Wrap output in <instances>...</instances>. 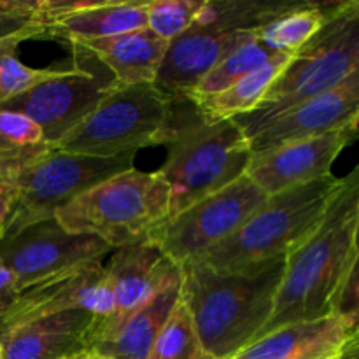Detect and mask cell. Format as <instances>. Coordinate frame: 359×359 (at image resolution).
Listing matches in <instances>:
<instances>
[{
  "instance_id": "27",
  "label": "cell",
  "mask_w": 359,
  "mask_h": 359,
  "mask_svg": "<svg viewBox=\"0 0 359 359\" xmlns=\"http://www.w3.org/2000/svg\"><path fill=\"white\" fill-rule=\"evenodd\" d=\"M35 39L34 34H16L0 39V104L30 90L35 84L56 76L62 69H34L18 58L23 41Z\"/></svg>"
},
{
  "instance_id": "17",
  "label": "cell",
  "mask_w": 359,
  "mask_h": 359,
  "mask_svg": "<svg viewBox=\"0 0 359 359\" xmlns=\"http://www.w3.org/2000/svg\"><path fill=\"white\" fill-rule=\"evenodd\" d=\"M95 316L67 311L0 330L2 359H67L88 351Z\"/></svg>"
},
{
  "instance_id": "29",
  "label": "cell",
  "mask_w": 359,
  "mask_h": 359,
  "mask_svg": "<svg viewBox=\"0 0 359 359\" xmlns=\"http://www.w3.org/2000/svg\"><path fill=\"white\" fill-rule=\"evenodd\" d=\"M48 0H0V39L16 34L46 37Z\"/></svg>"
},
{
  "instance_id": "12",
  "label": "cell",
  "mask_w": 359,
  "mask_h": 359,
  "mask_svg": "<svg viewBox=\"0 0 359 359\" xmlns=\"http://www.w3.org/2000/svg\"><path fill=\"white\" fill-rule=\"evenodd\" d=\"M111 251L91 235L69 233L55 217L39 221L0 241V262L16 279L20 291L90 262H102Z\"/></svg>"
},
{
  "instance_id": "16",
  "label": "cell",
  "mask_w": 359,
  "mask_h": 359,
  "mask_svg": "<svg viewBox=\"0 0 359 359\" xmlns=\"http://www.w3.org/2000/svg\"><path fill=\"white\" fill-rule=\"evenodd\" d=\"M356 135L358 126H347L256 153L251 156L245 175L266 196L318 181L332 175V165L339 158L340 151L353 142Z\"/></svg>"
},
{
  "instance_id": "30",
  "label": "cell",
  "mask_w": 359,
  "mask_h": 359,
  "mask_svg": "<svg viewBox=\"0 0 359 359\" xmlns=\"http://www.w3.org/2000/svg\"><path fill=\"white\" fill-rule=\"evenodd\" d=\"M358 262L349 266L346 276L337 286L332 298V316L346 321L351 328L358 330L359 291H358Z\"/></svg>"
},
{
  "instance_id": "8",
  "label": "cell",
  "mask_w": 359,
  "mask_h": 359,
  "mask_svg": "<svg viewBox=\"0 0 359 359\" xmlns=\"http://www.w3.org/2000/svg\"><path fill=\"white\" fill-rule=\"evenodd\" d=\"M174 102L154 84H116L100 104L55 144V149L93 158L135 154L163 144Z\"/></svg>"
},
{
  "instance_id": "25",
  "label": "cell",
  "mask_w": 359,
  "mask_h": 359,
  "mask_svg": "<svg viewBox=\"0 0 359 359\" xmlns=\"http://www.w3.org/2000/svg\"><path fill=\"white\" fill-rule=\"evenodd\" d=\"M276 55L277 53H273L272 49L266 48V46L256 37L255 41L241 46V48L235 49L233 53H230L226 58L221 60L216 67H212V69L193 86V90L186 95L184 100L196 102L202 100V98L210 97V95L219 93V91L231 86L235 81L244 77L245 74H249L251 70L258 69L259 65L269 62V60L273 58Z\"/></svg>"
},
{
  "instance_id": "13",
  "label": "cell",
  "mask_w": 359,
  "mask_h": 359,
  "mask_svg": "<svg viewBox=\"0 0 359 359\" xmlns=\"http://www.w3.org/2000/svg\"><path fill=\"white\" fill-rule=\"evenodd\" d=\"M67 311L90 312L97 319L111 314L112 293L104 263H83L23 290L0 319V330Z\"/></svg>"
},
{
  "instance_id": "26",
  "label": "cell",
  "mask_w": 359,
  "mask_h": 359,
  "mask_svg": "<svg viewBox=\"0 0 359 359\" xmlns=\"http://www.w3.org/2000/svg\"><path fill=\"white\" fill-rule=\"evenodd\" d=\"M147 359H210L200 344L191 316L181 298L158 333Z\"/></svg>"
},
{
  "instance_id": "11",
  "label": "cell",
  "mask_w": 359,
  "mask_h": 359,
  "mask_svg": "<svg viewBox=\"0 0 359 359\" xmlns=\"http://www.w3.org/2000/svg\"><path fill=\"white\" fill-rule=\"evenodd\" d=\"M74 65L0 104L2 111L27 116L55 146L79 125L118 84L111 72L84 49L72 46Z\"/></svg>"
},
{
  "instance_id": "4",
  "label": "cell",
  "mask_w": 359,
  "mask_h": 359,
  "mask_svg": "<svg viewBox=\"0 0 359 359\" xmlns=\"http://www.w3.org/2000/svg\"><path fill=\"white\" fill-rule=\"evenodd\" d=\"M359 70V4L335 2L321 30L298 49L265 98L248 114L233 118L251 137L273 116L340 86Z\"/></svg>"
},
{
  "instance_id": "3",
  "label": "cell",
  "mask_w": 359,
  "mask_h": 359,
  "mask_svg": "<svg viewBox=\"0 0 359 359\" xmlns=\"http://www.w3.org/2000/svg\"><path fill=\"white\" fill-rule=\"evenodd\" d=\"M163 144L168 154L158 172L168 186V217L242 177L252 156L233 119L205 118L188 100L172 104Z\"/></svg>"
},
{
  "instance_id": "5",
  "label": "cell",
  "mask_w": 359,
  "mask_h": 359,
  "mask_svg": "<svg viewBox=\"0 0 359 359\" xmlns=\"http://www.w3.org/2000/svg\"><path fill=\"white\" fill-rule=\"evenodd\" d=\"M297 4L205 0L191 27L168 42L154 86L172 102L184 100L212 67L241 46L255 41L266 23Z\"/></svg>"
},
{
  "instance_id": "34",
  "label": "cell",
  "mask_w": 359,
  "mask_h": 359,
  "mask_svg": "<svg viewBox=\"0 0 359 359\" xmlns=\"http://www.w3.org/2000/svg\"><path fill=\"white\" fill-rule=\"evenodd\" d=\"M314 359H342V347H340L337 353L328 354V356H321V358H314Z\"/></svg>"
},
{
  "instance_id": "24",
  "label": "cell",
  "mask_w": 359,
  "mask_h": 359,
  "mask_svg": "<svg viewBox=\"0 0 359 359\" xmlns=\"http://www.w3.org/2000/svg\"><path fill=\"white\" fill-rule=\"evenodd\" d=\"M335 2H298L259 30L258 39L273 53L294 55L325 25Z\"/></svg>"
},
{
  "instance_id": "19",
  "label": "cell",
  "mask_w": 359,
  "mask_h": 359,
  "mask_svg": "<svg viewBox=\"0 0 359 359\" xmlns=\"http://www.w3.org/2000/svg\"><path fill=\"white\" fill-rule=\"evenodd\" d=\"M181 266L172 270L149 300L125 319L107 339L90 349L105 359H147L158 333L181 298Z\"/></svg>"
},
{
  "instance_id": "20",
  "label": "cell",
  "mask_w": 359,
  "mask_h": 359,
  "mask_svg": "<svg viewBox=\"0 0 359 359\" xmlns=\"http://www.w3.org/2000/svg\"><path fill=\"white\" fill-rule=\"evenodd\" d=\"M70 46L90 53L119 84H154L168 49V42L147 28Z\"/></svg>"
},
{
  "instance_id": "6",
  "label": "cell",
  "mask_w": 359,
  "mask_h": 359,
  "mask_svg": "<svg viewBox=\"0 0 359 359\" xmlns=\"http://www.w3.org/2000/svg\"><path fill=\"white\" fill-rule=\"evenodd\" d=\"M170 196L160 172L128 168L93 186L55 214L69 233L91 235L111 249L146 242L168 217Z\"/></svg>"
},
{
  "instance_id": "32",
  "label": "cell",
  "mask_w": 359,
  "mask_h": 359,
  "mask_svg": "<svg viewBox=\"0 0 359 359\" xmlns=\"http://www.w3.org/2000/svg\"><path fill=\"white\" fill-rule=\"evenodd\" d=\"M20 293L21 291L18 287L14 276L0 262V319L16 304Z\"/></svg>"
},
{
  "instance_id": "35",
  "label": "cell",
  "mask_w": 359,
  "mask_h": 359,
  "mask_svg": "<svg viewBox=\"0 0 359 359\" xmlns=\"http://www.w3.org/2000/svg\"><path fill=\"white\" fill-rule=\"evenodd\" d=\"M0 359H2V347H0Z\"/></svg>"
},
{
  "instance_id": "2",
  "label": "cell",
  "mask_w": 359,
  "mask_h": 359,
  "mask_svg": "<svg viewBox=\"0 0 359 359\" xmlns=\"http://www.w3.org/2000/svg\"><path fill=\"white\" fill-rule=\"evenodd\" d=\"M358 230L359 168H354L340 177L318 228L286 256L276 305L259 339L286 325L332 314L333 293L359 258Z\"/></svg>"
},
{
  "instance_id": "9",
  "label": "cell",
  "mask_w": 359,
  "mask_h": 359,
  "mask_svg": "<svg viewBox=\"0 0 359 359\" xmlns=\"http://www.w3.org/2000/svg\"><path fill=\"white\" fill-rule=\"evenodd\" d=\"M135 154L93 158L53 149L18 177V198L6 235H13L55 214L74 198L112 175L133 168ZM4 235V237H6Z\"/></svg>"
},
{
  "instance_id": "22",
  "label": "cell",
  "mask_w": 359,
  "mask_h": 359,
  "mask_svg": "<svg viewBox=\"0 0 359 359\" xmlns=\"http://www.w3.org/2000/svg\"><path fill=\"white\" fill-rule=\"evenodd\" d=\"M291 56L293 55L277 53L273 58L235 81L226 90L191 104L198 109L200 114L210 119H233L237 116L248 114L265 98L266 91L280 76Z\"/></svg>"
},
{
  "instance_id": "36",
  "label": "cell",
  "mask_w": 359,
  "mask_h": 359,
  "mask_svg": "<svg viewBox=\"0 0 359 359\" xmlns=\"http://www.w3.org/2000/svg\"><path fill=\"white\" fill-rule=\"evenodd\" d=\"M67 359H77V356H74V358H67Z\"/></svg>"
},
{
  "instance_id": "10",
  "label": "cell",
  "mask_w": 359,
  "mask_h": 359,
  "mask_svg": "<svg viewBox=\"0 0 359 359\" xmlns=\"http://www.w3.org/2000/svg\"><path fill=\"white\" fill-rule=\"evenodd\" d=\"M266 198L244 174L219 191L167 217L151 231L147 242L181 266L235 233Z\"/></svg>"
},
{
  "instance_id": "1",
  "label": "cell",
  "mask_w": 359,
  "mask_h": 359,
  "mask_svg": "<svg viewBox=\"0 0 359 359\" xmlns=\"http://www.w3.org/2000/svg\"><path fill=\"white\" fill-rule=\"evenodd\" d=\"M286 258L238 269L181 265V300L210 359H235L262 335L272 316Z\"/></svg>"
},
{
  "instance_id": "14",
  "label": "cell",
  "mask_w": 359,
  "mask_h": 359,
  "mask_svg": "<svg viewBox=\"0 0 359 359\" xmlns=\"http://www.w3.org/2000/svg\"><path fill=\"white\" fill-rule=\"evenodd\" d=\"M358 118L359 70L351 74L340 86L273 116L249 137V147L252 154L263 153L333 130L358 126Z\"/></svg>"
},
{
  "instance_id": "18",
  "label": "cell",
  "mask_w": 359,
  "mask_h": 359,
  "mask_svg": "<svg viewBox=\"0 0 359 359\" xmlns=\"http://www.w3.org/2000/svg\"><path fill=\"white\" fill-rule=\"evenodd\" d=\"M147 25V2H56L48 0L46 37L69 42L95 41L142 30Z\"/></svg>"
},
{
  "instance_id": "28",
  "label": "cell",
  "mask_w": 359,
  "mask_h": 359,
  "mask_svg": "<svg viewBox=\"0 0 359 359\" xmlns=\"http://www.w3.org/2000/svg\"><path fill=\"white\" fill-rule=\"evenodd\" d=\"M205 0H147V30L170 42L184 34Z\"/></svg>"
},
{
  "instance_id": "21",
  "label": "cell",
  "mask_w": 359,
  "mask_h": 359,
  "mask_svg": "<svg viewBox=\"0 0 359 359\" xmlns=\"http://www.w3.org/2000/svg\"><path fill=\"white\" fill-rule=\"evenodd\" d=\"M358 330L337 316L286 325L242 351L235 359H314L337 353Z\"/></svg>"
},
{
  "instance_id": "7",
  "label": "cell",
  "mask_w": 359,
  "mask_h": 359,
  "mask_svg": "<svg viewBox=\"0 0 359 359\" xmlns=\"http://www.w3.org/2000/svg\"><path fill=\"white\" fill-rule=\"evenodd\" d=\"M339 184L340 177L332 174L269 196L235 233L193 262L238 269L286 258L318 228Z\"/></svg>"
},
{
  "instance_id": "23",
  "label": "cell",
  "mask_w": 359,
  "mask_h": 359,
  "mask_svg": "<svg viewBox=\"0 0 359 359\" xmlns=\"http://www.w3.org/2000/svg\"><path fill=\"white\" fill-rule=\"evenodd\" d=\"M55 149L27 116L0 109V179L16 182L30 165Z\"/></svg>"
},
{
  "instance_id": "33",
  "label": "cell",
  "mask_w": 359,
  "mask_h": 359,
  "mask_svg": "<svg viewBox=\"0 0 359 359\" xmlns=\"http://www.w3.org/2000/svg\"><path fill=\"white\" fill-rule=\"evenodd\" d=\"M77 359H105V358H102V356H98V354L86 351V353L79 354V356H77Z\"/></svg>"
},
{
  "instance_id": "31",
  "label": "cell",
  "mask_w": 359,
  "mask_h": 359,
  "mask_svg": "<svg viewBox=\"0 0 359 359\" xmlns=\"http://www.w3.org/2000/svg\"><path fill=\"white\" fill-rule=\"evenodd\" d=\"M16 198H18L16 182L0 179V241H2V237L6 235L7 224H9L14 205H16Z\"/></svg>"
},
{
  "instance_id": "15",
  "label": "cell",
  "mask_w": 359,
  "mask_h": 359,
  "mask_svg": "<svg viewBox=\"0 0 359 359\" xmlns=\"http://www.w3.org/2000/svg\"><path fill=\"white\" fill-rule=\"evenodd\" d=\"M177 263L168 259L149 242L116 249L105 266L112 293V311L107 318L97 319L88 330V351L107 339L118 326L142 307L158 290L165 277L177 269Z\"/></svg>"
}]
</instances>
